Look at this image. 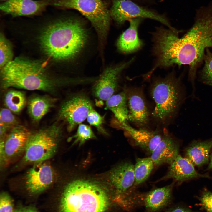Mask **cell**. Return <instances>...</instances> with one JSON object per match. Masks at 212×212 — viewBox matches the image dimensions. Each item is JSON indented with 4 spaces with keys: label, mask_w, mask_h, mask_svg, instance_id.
<instances>
[{
    "label": "cell",
    "mask_w": 212,
    "mask_h": 212,
    "mask_svg": "<svg viewBox=\"0 0 212 212\" xmlns=\"http://www.w3.org/2000/svg\"><path fill=\"white\" fill-rule=\"evenodd\" d=\"M57 99L49 95H34L28 100L27 109L32 120L38 122L54 105Z\"/></svg>",
    "instance_id": "obj_20"
},
{
    "label": "cell",
    "mask_w": 212,
    "mask_h": 212,
    "mask_svg": "<svg viewBox=\"0 0 212 212\" xmlns=\"http://www.w3.org/2000/svg\"><path fill=\"white\" fill-rule=\"evenodd\" d=\"M93 108L89 98L84 94H77L69 98L61 106L58 112V118L67 125L69 131L72 130L87 117Z\"/></svg>",
    "instance_id": "obj_9"
},
{
    "label": "cell",
    "mask_w": 212,
    "mask_h": 212,
    "mask_svg": "<svg viewBox=\"0 0 212 212\" xmlns=\"http://www.w3.org/2000/svg\"><path fill=\"white\" fill-rule=\"evenodd\" d=\"M201 177L209 178V176L208 175L198 173L195 170L194 165L188 159L179 154L170 164L167 173L161 180L171 179L181 182Z\"/></svg>",
    "instance_id": "obj_15"
},
{
    "label": "cell",
    "mask_w": 212,
    "mask_h": 212,
    "mask_svg": "<svg viewBox=\"0 0 212 212\" xmlns=\"http://www.w3.org/2000/svg\"><path fill=\"white\" fill-rule=\"evenodd\" d=\"M53 6L77 10L90 21L96 30L101 45H103L109 28L110 11L101 0H54Z\"/></svg>",
    "instance_id": "obj_7"
},
{
    "label": "cell",
    "mask_w": 212,
    "mask_h": 212,
    "mask_svg": "<svg viewBox=\"0 0 212 212\" xmlns=\"http://www.w3.org/2000/svg\"><path fill=\"white\" fill-rule=\"evenodd\" d=\"M109 205L107 194L101 185L83 179L72 180L61 195L60 212H105Z\"/></svg>",
    "instance_id": "obj_4"
},
{
    "label": "cell",
    "mask_w": 212,
    "mask_h": 212,
    "mask_svg": "<svg viewBox=\"0 0 212 212\" xmlns=\"http://www.w3.org/2000/svg\"><path fill=\"white\" fill-rule=\"evenodd\" d=\"M0 212H14L12 200L6 192H2L0 195Z\"/></svg>",
    "instance_id": "obj_31"
},
{
    "label": "cell",
    "mask_w": 212,
    "mask_h": 212,
    "mask_svg": "<svg viewBox=\"0 0 212 212\" xmlns=\"http://www.w3.org/2000/svg\"><path fill=\"white\" fill-rule=\"evenodd\" d=\"M17 125V120L12 112L7 108L2 109L0 115V138H4L7 132Z\"/></svg>",
    "instance_id": "obj_26"
},
{
    "label": "cell",
    "mask_w": 212,
    "mask_h": 212,
    "mask_svg": "<svg viewBox=\"0 0 212 212\" xmlns=\"http://www.w3.org/2000/svg\"><path fill=\"white\" fill-rule=\"evenodd\" d=\"M178 33L158 28L154 33V50L157 61L153 69L174 64L188 65L193 82L206 49L212 47V6L198 11L193 25L182 37H179Z\"/></svg>",
    "instance_id": "obj_1"
},
{
    "label": "cell",
    "mask_w": 212,
    "mask_h": 212,
    "mask_svg": "<svg viewBox=\"0 0 212 212\" xmlns=\"http://www.w3.org/2000/svg\"><path fill=\"white\" fill-rule=\"evenodd\" d=\"M31 132L26 127L17 125L11 128L4 139L0 140L1 168L23 156Z\"/></svg>",
    "instance_id": "obj_8"
},
{
    "label": "cell",
    "mask_w": 212,
    "mask_h": 212,
    "mask_svg": "<svg viewBox=\"0 0 212 212\" xmlns=\"http://www.w3.org/2000/svg\"><path fill=\"white\" fill-rule=\"evenodd\" d=\"M106 101V108L112 112L118 122H126L128 117L127 89L113 95Z\"/></svg>",
    "instance_id": "obj_23"
},
{
    "label": "cell",
    "mask_w": 212,
    "mask_h": 212,
    "mask_svg": "<svg viewBox=\"0 0 212 212\" xmlns=\"http://www.w3.org/2000/svg\"></svg>",
    "instance_id": "obj_37"
},
{
    "label": "cell",
    "mask_w": 212,
    "mask_h": 212,
    "mask_svg": "<svg viewBox=\"0 0 212 212\" xmlns=\"http://www.w3.org/2000/svg\"><path fill=\"white\" fill-rule=\"evenodd\" d=\"M1 69V87L3 89L14 87L39 90L52 95L69 84L67 78L51 76L39 62L16 58Z\"/></svg>",
    "instance_id": "obj_3"
},
{
    "label": "cell",
    "mask_w": 212,
    "mask_h": 212,
    "mask_svg": "<svg viewBox=\"0 0 212 212\" xmlns=\"http://www.w3.org/2000/svg\"><path fill=\"white\" fill-rule=\"evenodd\" d=\"M166 212H191L188 210L181 207H177L172 208Z\"/></svg>",
    "instance_id": "obj_34"
},
{
    "label": "cell",
    "mask_w": 212,
    "mask_h": 212,
    "mask_svg": "<svg viewBox=\"0 0 212 212\" xmlns=\"http://www.w3.org/2000/svg\"><path fill=\"white\" fill-rule=\"evenodd\" d=\"M130 26L120 36L117 42L118 49L124 53L132 52L139 49L142 45L138 34L140 18L130 19Z\"/></svg>",
    "instance_id": "obj_19"
},
{
    "label": "cell",
    "mask_w": 212,
    "mask_h": 212,
    "mask_svg": "<svg viewBox=\"0 0 212 212\" xmlns=\"http://www.w3.org/2000/svg\"><path fill=\"white\" fill-rule=\"evenodd\" d=\"M212 168V153L210 156V162L208 167L207 169L209 170Z\"/></svg>",
    "instance_id": "obj_35"
},
{
    "label": "cell",
    "mask_w": 212,
    "mask_h": 212,
    "mask_svg": "<svg viewBox=\"0 0 212 212\" xmlns=\"http://www.w3.org/2000/svg\"><path fill=\"white\" fill-rule=\"evenodd\" d=\"M119 123V127L130 135L137 145L151 153L162 139L163 134L159 131H150L145 128L138 129L126 122Z\"/></svg>",
    "instance_id": "obj_17"
},
{
    "label": "cell",
    "mask_w": 212,
    "mask_h": 212,
    "mask_svg": "<svg viewBox=\"0 0 212 212\" xmlns=\"http://www.w3.org/2000/svg\"><path fill=\"white\" fill-rule=\"evenodd\" d=\"M155 106L151 116L159 125L170 124L176 115L183 100L179 80L174 75L154 80L150 87Z\"/></svg>",
    "instance_id": "obj_5"
},
{
    "label": "cell",
    "mask_w": 212,
    "mask_h": 212,
    "mask_svg": "<svg viewBox=\"0 0 212 212\" xmlns=\"http://www.w3.org/2000/svg\"><path fill=\"white\" fill-rule=\"evenodd\" d=\"M110 179L118 193L125 192L134 185V165L126 162L117 165L111 171Z\"/></svg>",
    "instance_id": "obj_18"
},
{
    "label": "cell",
    "mask_w": 212,
    "mask_h": 212,
    "mask_svg": "<svg viewBox=\"0 0 212 212\" xmlns=\"http://www.w3.org/2000/svg\"><path fill=\"white\" fill-rule=\"evenodd\" d=\"M14 212H37L35 208L31 206L21 207L16 209Z\"/></svg>",
    "instance_id": "obj_33"
},
{
    "label": "cell",
    "mask_w": 212,
    "mask_h": 212,
    "mask_svg": "<svg viewBox=\"0 0 212 212\" xmlns=\"http://www.w3.org/2000/svg\"><path fill=\"white\" fill-rule=\"evenodd\" d=\"M111 17L118 24L137 18H147L159 21L174 31L176 29L163 17L139 6L130 0H113L110 11Z\"/></svg>",
    "instance_id": "obj_11"
},
{
    "label": "cell",
    "mask_w": 212,
    "mask_h": 212,
    "mask_svg": "<svg viewBox=\"0 0 212 212\" xmlns=\"http://www.w3.org/2000/svg\"><path fill=\"white\" fill-rule=\"evenodd\" d=\"M87 35L82 23L72 19L57 20L47 26L40 38L41 47L49 57L60 61L75 59L86 43Z\"/></svg>",
    "instance_id": "obj_2"
},
{
    "label": "cell",
    "mask_w": 212,
    "mask_h": 212,
    "mask_svg": "<svg viewBox=\"0 0 212 212\" xmlns=\"http://www.w3.org/2000/svg\"><path fill=\"white\" fill-rule=\"evenodd\" d=\"M96 138V136L89 126L81 123L79 125L76 133L70 137L69 139L71 140L74 139L73 144L78 143L80 146L86 140Z\"/></svg>",
    "instance_id": "obj_27"
},
{
    "label": "cell",
    "mask_w": 212,
    "mask_h": 212,
    "mask_svg": "<svg viewBox=\"0 0 212 212\" xmlns=\"http://www.w3.org/2000/svg\"><path fill=\"white\" fill-rule=\"evenodd\" d=\"M1 0L3 1H7V0Z\"/></svg>",
    "instance_id": "obj_36"
},
{
    "label": "cell",
    "mask_w": 212,
    "mask_h": 212,
    "mask_svg": "<svg viewBox=\"0 0 212 212\" xmlns=\"http://www.w3.org/2000/svg\"><path fill=\"white\" fill-rule=\"evenodd\" d=\"M204 64L201 72L203 82L212 86V53L209 48L206 51L203 60Z\"/></svg>",
    "instance_id": "obj_29"
},
{
    "label": "cell",
    "mask_w": 212,
    "mask_h": 212,
    "mask_svg": "<svg viewBox=\"0 0 212 212\" xmlns=\"http://www.w3.org/2000/svg\"><path fill=\"white\" fill-rule=\"evenodd\" d=\"M57 178L54 168L47 161L32 165L24 174L23 181L28 192L36 195L52 186Z\"/></svg>",
    "instance_id": "obj_10"
},
{
    "label": "cell",
    "mask_w": 212,
    "mask_h": 212,
    "mask_svg": "<svg viewBox=\"0 0 212 212\" xmlns=\"http://www.w3.org/2000/svg\"><path fill=\"white\" fill-rule=\"evenodd\" d=\"M132 61V59L106 68L93 87L92 92L95 97L100 100L106 101L113 95L117 86L120 73Z\"/></svg>",
    "instance_id": "obj_13"
},
{
    "label": "cell",
    "mask_w": 212,
    "mask_h": 212,
    "mask_svg": "<svg viewBox=\"0 0 212 212\" xmlns=\"http://www.w3.org/2000/svg\"><path fill=\"white\" fill-rule=\"evenodd\" d=\"M178 144L167 132L163 134L161 141L151 153L154 165L170 164L179 155Z\"/></svg>",
    "instance_id": "obj_16"
},
{
    "label": "cell",
    "mask_w": 212,
    "mask_h": 212,
    "mask_svg": "<svg viewBox=\"0 0 212 212\" xmlns=\"http://www.w3.org/2000/svg\"><path fill=\"white\" fill-rule=\"evenodd\" d=\"M53 0H7L1 4L0 9L4 13L13 16H26L39 14Z\"/></svg>",
    "instance_id": "obj_14"
},
{
    "label": "cell",
    "mask_w": 212,
    "mask_h": 212,
    "mask_svg": "<svg viewBox=\"0 0 212 212\" xmlns=\"http://www.w3.org/2000/svg\"><path fill=\"white\" fill-rule=\"evenodd\" d=\"M62 133L61 125L57 122L32 132L22 163L32 165L47 161L56 153Z\"/></svg>",
    "instance_id": "obj_6"
},
{
    "label": "cell",
    "mask_w": 212,
    "mask_h": 212,
    "mask_svg": "<svg viewBox=\"0 0 212 212\" xmlns=\"http://www.w3.org/2000/svg\"><path fill=\"white\" fill-rule=\"evenodd\" d=\"M4 101L7 108L15 113H19L26 103L24 93L21 91L13 90H9L6 92Z\"/></svg>",
    "instance_id": "obj_25"
},
{
    "label": "cell",
    "mask_w": 212,
    "mask_h": 212,
    "mask_svg": "<svg viewBox=\"0 0 212 212\" xmlns=\"http://www.w3.org/2000/svg\"><path fill=\"white\" fill-rule=\"evenodd\" d=\"M128 109V120L140 128L148 125L150 113L142 89L130 87L127 89Z\"/></svg>",
    "instance_id": "obj_12"
},
{
    "label": "cell",
    "mask_w": 212,
    "mask_h": 212,
    "mask_svg": "<svg viewBox=\"0 0 212 212\" xmlns=\"http://www.w3.org/2000/svg\"><path fill=\"white\" fill-rule=\"evenodd\" d=\"M200 200L204 208L209 212H212V193L208 191L203 193Z\"/></svg>",
    "instance_id": "obj_32"
},
{
    "label": "cell",
    "mask_w": 212,
    "mask_h": 212,
    "mask_svg": "<svg viewBox=\"0 0 212 212\" xmlns=\"http://www.w3.org/2000/svg\"><path fill=\"white\" fill-rule=\"evenodd\" d=\"M154 165L150 157L138 158L134 165L135 181L133 186H137L145 181L150 175Z\"/></svg>",
    "instance_id": "obj_24"
},
{
    "label": "cell",
    "mask_w": 212,
    "mask_h": 212,
    "mask_svg": "<svg viewBox=\"0 0 212 212\" xmlns=\"http://www.w3.org/2000/svg\"><path fill=\"white\" fill-rule=\"evenodd\" d=\"M87 119L89 124L94 126L99 132L103 134L107 135V132L103 126L104 117L100 115L94 108L89 112Z\"/></svg>",
    "instance_id": "obj_30"
},
{
    "label": "cell",
    "mask_w": 212,
    "mask_h": 212,
    "mask_svg": "<svg viewBox=\"0 0 212 212\" xmlns=\"http://www.w3.org/2000/svg\"><path fill=\"white\" fill-rule=\"evenodd\" d=\"M0 66L2 69L12 60L13 54L11 46L1 33L0 37Z\"/></svg>",
    "instance_id": "obj_28"
},
{
    "label": "cell",
    "mask_w": 212,
    "mask_h": 212,
    "mask_svg": "<svg viewBox=\"0 0 212 212\" xmlns=\"http://www.w3.org/2000/svg\"><path fill=\"white\" fill-rule=\"evenodd\" d=\"M212 148V140L194 141L186 149V158L194 165L202 166L208 163Z\"/></svg>",
    "instance_id": "obj_22"
},
{
    "label": "cell",
    "mask_w": 212,
    "mask_h": 212,
    "mask_svg": "<svg viewBox=\"0 0 212 212\" xmlns=\"http://www.w3.org/2000/svg\"><path fill=\"white\" fill-rule=\"evenodd\" d=\"M174 183L163 187L156 188L149 192L144 199L145 206L151 212L162 208L170 202Z\"/></svg>",
    "instance_id": "obj_21"
}]
</instances>
